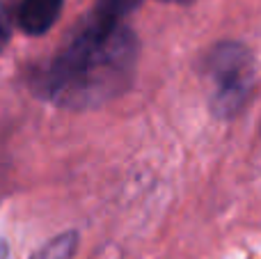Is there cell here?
<instances>
[{
    "mask_svg": "<svg viewBox=\"0 0 261 259\" xmlns=\"http://www.w3.org/2000/svg\"><path fill=\"white\" fill-rule=\"evenodd\" d=\"M138 39L119 21L92 14L41 76V94L73 110L96 108L130 85Z\"/></svg>",
    "mask_w": 261,
    "mask_h": 259,
    "instance_id": "obj_1",
    "label": "cell"
},
{
    "mask_svg": "<svg viewBox=\"0 0 261 259\" xmlns=\"http://www.w3.org/2000/svg\"><path fill=\"white\" fill-rule=\"evenodd\" d=\"M165 3H190V0H165Z\"/></svg>",
    "mask_w": 261,
    "mask_h": 259,
    "instance_id": "obj_7",
    "label": "cell"
},
{
    "mask_svg": "<svg viewBox=\"0 0 261 259\" xmlns=\"http://www.w3.org/2000/svg\"><path fill=\"white\" fill-rule=\"evenodd\" d=\"M64 0H21L18 5V25L25 35H44L53 28L62 12Z\"/></svg>",
    "mask_w": 261,
    "mask_h": 259,
    "instance_id": "obj_3",
    "label": "cell"
},
{
    "mask_svg": "<svg viewBox=\"0 0 261 259\" xmlns=\"http://www.w3.org/2000/svg\"><path fill=\"white\" fill-rule=\"evenodd\" d=\"M138 3L140 0H99V5L94 9V16L106 18V21H119Z\"/></svg>",
    "mask_w": 261,
    "mask_h": 259,
    "instance_id": "obj_4",
    "label": "cell"
},
{
    "mask_svg": "<svg viewBox=\"0 0 261 259\" xmlns=\"http://www.w3.org/2000/svg\"><path fill=\"white\" fill-rule=\"evenodd\" d=\"M208 103L220 117H234L243 110L254 90V60L239 41L213 46L204 62Z\"/></svg>",
    "mask_w": 261,
    "mask_h": 259,
    "instance_id": "obj_2",
    "label": "cell"
},
{
    "mask_svg": "<svg viewBox=\"0 0 261 259\" xmlns=\"http://www.w3.org/2000/svg\"><path fill=\"white\" fill-rule=\"evenodd\" d=\"M76 248V234H67V237L55 239L50 246H46L35 259H69Z\"/></svg>",
    "mask_w": 261,
    "mask_h": 259,
    "instance_id": "obj_5",
    "label": "cell"
},
{
    "mask_svg": "<svg viewBox=\"0 0 261 259\" xmlns=\"http://www.w3.org/2000/svg\"><path fill=\"white\" fill-rule=\"evenodd\" d=\"M9 35H12V21H9V14L7 9L0 5V50L7 46Z\"/></svg>",
    "mask_w": 261,
    "mask_h": 259,
    "instance_id": "obj_6",
    "label": "cell"
}]
</instances>
